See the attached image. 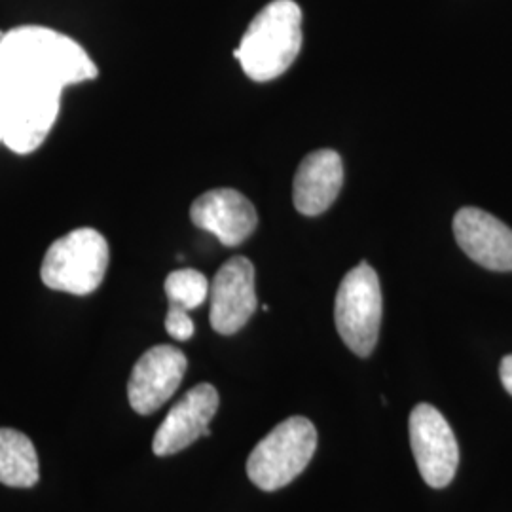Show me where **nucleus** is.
I'll list each match as a JSON object with an SVG mask.
<instances>
[{
  "label": "nucleus",
  "mask_w": 512,
  "mask_h": 512,
  "mask_svg": "<svg viewBox=\"0 0 512 512\" xmlns=\"http://www.w3.org/2000/svg\"><path fill=\"white\" fill-rule=\"evenodd\" d=\"M0 57L10 71L59 90L95 80L99 74L95 61L74 38L40 25L2 33Z\"/></svg>",
  "instance_id": "1"
},
{
  "label": "nucleus",
  "mask_w": 512,
  "mask_h": 512,
  "mask_svg": "<svg viewBox=\"0 0 512 512\" xmlns=\"http://www.w3.org/2000/svg\"><path fill=\"white\" fill-rule=\"evenodd\" d=\"M302 48V10L294 0L264 6L241 38L234 57L255 82H270L285 73Z\"/></svg>",
  "instance_id": "2"
},
{
  "label": "nucleus",
  "mask_w": 512,
  "mask_h": 512,
  "mask_svg": "<svg viewBox=\"0 0 512 512\" xmlns=\"http://www.w3.org/2000/svg\"><path fill=\"white\" fill-rule=\"evenodd\" d=\"M4 69L8 88L2 116V145L16 154H31L54 128L63 90L14 73L6 63Z\"/></svg>",
  "instance_id": "3"
},
{
  "label": "nucleus",
  "mask_w": 512,
  "mask_h": 512,
  "mask_svg": "<svg viewBox=\"0 0 512 512\" xmlns=\"http://www.w3.org/2000/svg\"><path fill=\"white\" fill-rule=\"evenodd\" d=\"M109 260V241L101 232L76 228L48 247L40 279L52 291L88 296L103 283Z\"/></svg>",
  "instance_id": "4"
},
{
  "label": "nucleus",
  "mask_w": 512,
  "mask_h": 512,
  "mask_svg": "<svg viewBox=\"0 0 512 512\" xmlns=\"http://www.w3.org/2000/svg\"><path fill=\"white\" fill-rule=\"evenodd\" d=\"M315 448L317 431L308 418L281 421L256 444L247 461V475L264 492L281 490L310 465Z\"/></svg>",
  "instance_id": "5"
},
{
  "label": "nucleus",
  "mask_w": 512,
  "mask_h": 512,
  "mask_svg": "<svg viewBox=\"0 0 512 512\" xmlns=\"http://www.w3.org/2000/svg\"><path fill=\"white\" fill-rule=\"evenodd\" d=\"M384 300L380 279L368 262L349 270L334 302V323L344 344L355 355L368 357L380 336Z\"/></svg>",
  "instance_id": "6"
},
{
  "label": "nucleus",
  "mask_w": 512,
  "mask_h": 512,
  "mask_svg": "<svg viewBox=\"0 0 512 512\" xmlns=\"http://www.w3.org/2000/svg\"><path fill=\"white\" fill-rule=\"evenodd\" d=\"M408 429L421 478L431 488H446L459 465L458 440L450 423L433 404L421 403L412 410Z\"/></svg>",
  "instance_id": "7"
},
{
  "label": "nucleus",
  "mask_w": 512,
  "mask_h": 512,
  "mask_svg": "<svg viewBox=\"0 0 512 512\" xmlns=\"http://www.w3.org/2000/svg\"><path fill=\"white\" fill-rule=\"evenodd\" d=\"M211 327L222 336L243 329L258 306L255 291V266L245 256H234L220 266L211 289Z\"/></svg>",
  "instance_id": "8"
},
{
  "label": "nucleus",
  "mask_w": 512,
  "mask_h": 512,
  "mask_svg": "<svg viewBox=\"0 0 512 512\" xmlns=\"http://www.w3.org/2000/svg\"><path fill=\"white\" fill-rule=\"evenodd\" d=\"M186 366V355L175 346L162 344L145 351L129 376L131 408L141 416H150L160 410L179 389Z\"/></svg>",
  "instance_id": "9"
},
{
  "label": "nucleus",
  "mask_w": 512,
  "mask_h": 512,
  "mask_svg": "<svg viewBox=\"0 0 512 512\" xmlns=\"http://www.w3.org/2000/svg\"><path fill=\"white\" fill-rule=\"evenodd\" d=\"M219 410V391L211 384L192 387L179 403L175 404L158 427L152 450L165 458L183 452L200 437H209V423Z\"/></svg>",
  "instance_id": "10"
},
{
  "label": "nucleus",
  "mask_w": 512,
  "mask_h": 512,
  "mask_svg": "<svg viewBox=\"0 0 512 512\" xmlns=\"http://www.w3.org/2000/svg\"><path fill=\"white\" fill-rule=\"evenodd\" d=\"M190 219L226 247H238L258 226L255 205L234 188L207 190L192 203Z\"/></svg>",
  "instance_id": "11"
},
{
  "label": "nucleus",
  "mask_w": 512,
  "mask_h": 512,
  "mask_svg": "<svg viewBox=\"0 0 512 512\" xmlns=\"http://www.w3.org/2000/svg\"><path fill=\"white\" fill-rule=\"evenodd\" d=\"M454 236L478 266L512 272V230L503 220L476 207H463L454 217Z\"/></svg>",
  "instance_id": "12"
},
{
  "label": "nucleus",
  "mask_w": 512,
  "mask_h": 512,
  "mask_svg": "<svg viewBox=\"0 0 512 512\" xmlns=\"http://www.w3.org/2000/svg\"><path fill=\"white\" fill-rule=\"evenodd\" d=\"M344 184V165L338 152L323 148L308 154L294 175L293 200L298 213L317 217L338 198Z\"/></svg>",
  "instance_id": "13"
},
{
  "label": "nucleus",
  "mask_w": 512,
  "mask_h": 512,
  "mask_svg": "<svg viewBox=\"0 0 512 512\" xmlns=\"http://www.w3.org/2000/svg\"><path fill=\"white\" fill-rule=\"evenodd\" d=\"M35 444L16 429H0V484L10 488H33L38 482Z\"/></svg>",
  "instance_id": "14"
},
{
  "label": "nucleus",
  "mask_w": 512,
  "mask_h": 512,
  "mask_svg": "<svg viewBox=\"0 0 512 512\" xmlns=\"http://www.w3.org/2000/svg\"><path fill=\"white\" fill-rule=\"evenodd\" d=\"M164 287L171 308L190 311L200 308L203 302L209 298L211 283L207 281V277L202 272L192 270V268H183V270H175L167 275Z\"/></svg>",
  "instance_id": "15"
},
{
  "label": "nucleus",
  "mask_w": 512,
  "mask_h": 512,
  "mask_svg": "<svg viewBox=\"0 0 512 512\" xmlns=\"http://www.w3.org/2000/svg\"><path fill=\"white\" fill-rule=\"evenodd\" d=\"M165 330L171 338L179 340V342H186L194 336V321L188 315V311L181 310V308H171L167 310L165 315Z\"/></svg>",
  "instance_id": "16"
},
{
  "label": "nucleus",
  "mask_w": 512,
  "mask_h": 512,
  "mask_svg": "<svg viewBox=\"0 0 512 512\" xmlns=\"http://www.w3.org/2000/svg\"><path fill=\"white\" fill-rule=\"evenodd\" d=\"M499 376H501V384L509 391V395H512V355H507L501 366H499Z\"/></svg>",
  "instance_id": "17"
},
{
  "label": "nucleus",
  "mask_w": 512,
  "mask_h": 512,
  "mask_svg": "<svg viewBox=\"0 0 512 512\" xmlns=\"http://www.w3.org/2000/svg\"><path fill=\"white\" fill-rule=\"evenodd\" d=\"M6 88H8L6 69H4V63L0 57V145H2V116H4V103H6Z\"/></svg>",
  "instance_id": "18"
}]
</instances>
